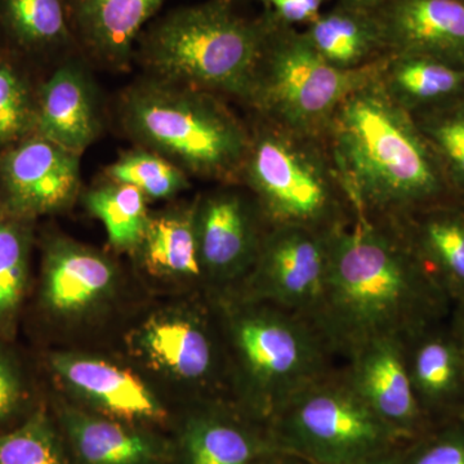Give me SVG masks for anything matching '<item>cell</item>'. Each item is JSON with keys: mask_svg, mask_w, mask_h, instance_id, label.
Here are the masks:
<instances>
[{"mask_svg": "<svg viewBox=\"0 0 464 464\" xmlns=\"http://www.w3.org/2000/svg\"><path fill=\"white\" fill-rule=\"evenodd\" d=\"M457 420H460V423H462V424H463V426H464V406H463L462 411H460L459 415H458Z\"/></svg>", "mask_w": 464, "mask_h": 464, "instance_id": "ab89813d", "label": "cell"}, {"mask_svg": "<svg viewBox=\"0 0 464 464\" xmlns=\"http://www.w3.org/2000/svg\"><path fill=\"white\" fill-rule=\"evenodd\" d=\"M265 17L267 34L246 105L256 116L285 130L325 139L342 103L378 78L390 54L362 69H335L297 27Z\"/></svg>", "mask_w": 464, "mask_h": 464, "instance_id": "52a82bcc", "label": "cell"}, {"mask_svg": "<svg viewBox=\"0 0 464 464\" xmlns=\"http://www.w3.org/2000/svg\"><path fill=\"white\" fill-rule=\"evenodd\" d=\"M395 0H338L342 5L366 12V14H378L382 9L386 8Z\"/></svg>", "mask_w": 464, "mask_h": 464, "instance_id": "d590c367", "label": "cell"}, {"mask_svg": "<svg viewBox=\"0 0 464 464\" xmlns=\"http://www.w3.org/2000/svg\"><path fill=\"white\" fill-rule=\"evenodd\" d=\"M325 141L360 215L402 219L435 206L448 188L413 116L390 99L378 78L342 103Z\"/></svg>", "mask_w": 464, "mask_h": 464, "instance_id": "7a4b0ae2", "label": "cell"}, {"mask_svg": "<svg viewBox=\"0 0 464 464\" xmlns=\"http://www.w3.org/2000/svg\"><path fill=\"white\" fill-rule=\"evenodd\" d=\"M76 63L61 66L43 87L35 115L39 136L81 155L100 133L97 101Z\"/></svg>", "mask_w": 464, "mask_h": 464, "instance_id": "d6986e66", "label": "cell"}, {"mask_svg": "<svg viewBox=\"0 0 464 464\" xmlns=\"http://www.w3.org/2000/svg\"><path fill=\"white\" fill-rule=\"evenodd\" d=\"M240 185L270 226L329 232L350 224L353 204L323 137L293 132L255 115Z\"/></svg>", "mask_w": 464, "mask_h": 464, "instance_id": "8992f818", "label": "cell"}, {"mask_svg": "<svg viewBox=\"0 0 464 464\" xmlns=\"http://www.w3.org/2000/svg\"><path fill=\"white\" fill-rule=\"evenodd\" d=\"M253 464H311L307 460L302 459L301 457L295 454L279 451V453L270 454V456L261 458L257 462Z\"/></svg>", "mask_w": 464, "mask_h": 464, "instance_id": "8d00e7d4", "label": "cell"}, {"mask_svg": "<svg viewBox=\"0 0 464 464\" xmlns=\"http://www.w3.org/2000/svg\"><path fill=\"white\" fill-rule=\"evenodd\" d=\"M453 328L454 331H456L458 337L460 338V341H462V343L464 344V304H460Z\"/></svg>", "mask_w": 464, "mask_h": 464, "instance_id": "f35d334b", "label": "cell"}, {"mask_svg": "<svg viewBox=\"0 0 464 464\" xmlns=\"http://www.w3.org/2000/svg\"><path fill=\"white\" fill-rule=\"evenodd\" d=\"M411 116L435 152L445 179L464 191V101Z\"/></svg>", "mask_w": 464, "mask_h": 464, "instance_id": "83f0119b", "label": "cell"}, {"mask_svg": "<svg viewBox=\"0 0 464 464\" xmlns=\"http://www.w3.org/2000/svg\"><path fill=\"white\" fill-rule=\"evenodd\" d=\"M344 375L382 420L411 441L430 429L406 368L401 338H378L344 360Z\"/></svg>", "mask_w": 464, "mask_h": 464, "instance_id": "8fae6325", "label": "cell"}, {"mask_svg": "<svg viewBox=\"0 0 464 464\" xmlns=\"http://www.w3.org/2000/svg\"><path fill=\"white\" fill-rule=\"evenodd\" d=\"M17 218L0 209V325L12 322L25 290L26 237Z\"/></svg>", "mask_w": 464, "mask_h": 464, "instance_id": "f546056e", "label": "cell"}, {"mask_svg": "<svg viewBox=\"0 0 464 464\" xmlns=\"http://www.w3.org/2000/svg\"><path fill=\"white\" fill-rule=\"evenodd\" d=\"M447 292L398 219L355 213L329 232L325 293L313 320L338 360L378 338H404L435 322Z\"/></svg>", "mask_w": 464, "mask_h": 464, "instance_id": "6da1fadb", "label": "cell"}, {"mask_svg": "<svg viewBox=\"0 0 464 464\" xmlns=\"http://www.w3.org/2000/svg\"><path fill=\"white\" fill-rule=\"evenodd\" d=\"M85 206L105 226L115 248H139L150 219L146 195L141 190L112 182L88 192Z\"/></svg>", "mask_w": 464, "mask_h": 464, "instance_id": "4316f807", "label": "cell"}, {"mask_svg": "<svg viewBox=\"0 0 464 464\" xmlns=\"http://www.w3.org/2000/svg\"><path fill=\"white\" fill-rule=\"evenodd\" d=\"M195 221L207 283L216 298L230 295L255 266L270 225L253 195L234 188L200 198Z\"/></svg>", "mask_w": 464, "mask_h": 464, "instance_id": "30bf717a", "label": "cell"}, {"mask_svg": "<svg viewBox=\"0 0 464 464\" xmlns=\"http://www.w3.org/2000/svg\"><path fill=\"white\" fill-rule=\"evenodd\" d=\"M0 464H70L50 418L36 411L23 426L0 435Z\"/></svg>", "mask_w": 464, "mask_h": 464, "instance_id": "4dcf8cb0", "label": "cell"}, {"mask_svg": "<svg viewBox=\"0 0 464 464\" xmlns=\"http://www.w3.org/2000/svg\"><path fill=\"white\" fill-rule=\"evenodd\" d=\"M398 222L447 295L464 304V213L433 206Z\"/></svg>", "mask_w": 464, "mask_h": 464, "instance_id": "603a6c76", "label": "cell"}, {"mask_svg": "<svg viewBox=\"0 0 464 464\" xmlns=\"http://www.w3.org/2000/svg\"><path fill=\"white\" fill-rule=\"evenodd\" d=\"M164 0H66L76 44L91 56L123 66Z\"/></svg>", "mask_w": 464, "mask_h": 464, "instance_id": "e0dca14e", "label": "cell"}, {"mask_svg": "<svg viewBox=\"0 0 464 464\" xmlns=\"http://www.w3.org/2000/svg\"><path fill=\"white\" fill-rule=\"evenodd\" d=\"M23 390L12 366L0 356V420L9 417L20 405Z\"/></svg>", "mask_w": 464, "mask_h": 464, "instance_id": "e575fe53", "label": "cell"}, {"mask_svg": "<svg viewBox=\"0 0 464 464\" xmlns=\"http://www.w3.org/2000/svg\"><path fill=\"white\" fill-rule=\"evenodd\" d=\"M58 377L101 411L125 420L146 422L164 418L163 406L137 375L102 359L76 355L52 357Z\"/></svg>", "mask_w": 464, "mask_h": 464, "instance_id": "ac0fdd59", "label": "cell"}, {"mask_svg": "<svg viewBox=\"0 0 464 464\" xmlns=\"http://www.w3.org/2000/svg\"><path fill=\"white\" fill-rule=\"evenodd\" d=\"M378 81L393 102L414 115L459 99L464 69L438 58L393 53L384 61Z\"/></svg>", "mask_w": 464, "mask_h": 464, "instance_id": "cb8c5ba5", "label": "cell"}, {"mask_svg": "<svg viewBox=\"0 0 464 464\" xmlns=\"http://www.w3.org/2000/svg\"><path fill=\"white\" fill-rule=\"evenodd\" d=\"M399 464H464V426L450 420L406 442Z\"/></svg>", "mask_w": 464, "mask_h": 464, "instance_id": "1f68e13d", "label": "cell"}, {"mask_svg": "<svg viewBox=\"0 0 464 464\" xmlns=\"http://www.w3.org/2000/svg\"><path fill=\"white\" fill-rule=\"evenodd\" d=\"M114 282V266L94 250L70 241H57L48 250L44 298L57 313L84 310L103 297Z\"/></svg>", "mask_w": 464, "mask_h": 464, "instance_id": "44dd1931", "label": "cell"}, {"mask_svg": "<svg viewBox=\"0 0 464 464\" xmlns=\"http://www.w3.org/2000/svg\"><path fill=\"white\" fill-rule=\"evenodd\" d=\"M195 209L197 204L190 209L150 217L139 248L152 274L207 282L198 243Z\"/></svg>", "mask_w": 464, "mask_h": 464, "instance_id": "d4e9b609", "label": "cell"}, {"mask_svg": "<svg viewBox=\"0 0 464 464\" xmlns=\"http://www.w3.org/2000/svg\"><path fill=\"white\" fill-rule=\"evenodd\" d=\"M279 451L268 424L219 401L192 414L179 441V464H253Z\"/></svg>", "mask_w": 464, "mask_h": 464, "instance_id": "5bb4252c", "label": "cell"}, {"mask_svg": "<svg viewBox=\"0 0 464 464\" xmlns=\"http://www.w3.org/2000/svg\"><path fill=\"white\" fill-rule=\"evenodd\" d=\"M404 445L393 449V450L389 451V453L382 454L380 457L372 458V459L365 460V462L356 464H399Z\"/></svg>", "mask_w": 464, "mask_h": 464, "instance_id": "74e56055", "label": "cell"}, {"mask_svg": "<svg viewBox=\"0 0 464 464\" xmlns=\"http://www.w3.org/2000/svg\"><path fill=\"white\" fill-rule=\"evenodd\" d=\"M209 317H155L142 326L139 346L152 365L200 389H218L228 380L224 335Z\"/></svg>", "mask_w": 464, "mask_h": 464, "instance_id": "4fadbf2b", "label": "cell"}, {"mask_svg": "<svg viewBox=\"0 0 464 464\" xmlns=\"http://www.w3.org/2000/svg\"><path fill=\"white\" fill-rule=\"evenodd\" d=\"M406 368L424 417L454 414L464 406V344L450 332L426 324L402 338Z\"/></svg>", "mask_w": 464, "mask_h": 464, "instance_id": "9a60e30c", "label": "cell"}, {"mask_svg": "<svg viewBox=\"0 0 464 464\" xmlns=\"http://www.w3.org/2000/svg\"><path fill=\"white\" fill-rule=\"evenodd\" d=\"M79 157L42 136L12 149L0 163L9 212L33 217L70 206L81 186Z\"/></svg>", "mask_w": 464, "mask_h": 464, "instance_id": "7c38bea8", "label": "cell"}, {"mask_svg": "<svg viewBox=\"0 0 464 464\" xmlns=\"http://www.w3.org/2000/svg\"><path fill=\"white\" fill-rule=\"evenodd\" d=\"M262 14L280 25L307 26L322 14L324 0H256Z\"/></svg>", "mask_w": 464, "mask_h": 464, "instance_id": "836d02e7", "label": "cell"}, {"mask_svg": "<svg viewBox=\"0 0 464 464\" xmlns=\"http://www.w3.org/2000/svg\"><path fill=\"white\" fill-rule=\"evenodd\" d=\"M0 27L11 41L32 50L76 44L66 0H0Z\"/></svg>", "mask_w": 464, "mask_h": 464, "instance_id": "484cf974", "label": "cell"}, {"mask_svg": "<svg viewBox=\"0 0 464 464\" xmlns=\"http://www.w3.org/2000/svg\"><path fill=\"white\" fill-rule=\"evenodd\" d=\"M63 429L81 464H160V440L109 418L78 411L63 413Z\"/></svg>", "mask_w": 464, "mask_h": 464, "instance_id": "7402d4cb", "label": "cell"}, {"mask_svg": "<svg viewBox=\"0 0 464 464\" xmlns=\"http://www.w3.org/2000/svg\"><path fill=\"white\" fill-rule=\"evenodd\" d=\"M329 232L270 226L248 276L225 297L264 302L313 323L325 293Z\"/></svg>", "mask_w": 464, "mask_h": 464, "instance_id": "9c48e42d", "label": "cell"}, {"mask_svg": "<svg viewBox=\"0 0 464 464\" xmlns=\"http://www.w3.org/2000/svg\"><path fill=\"white\" fill-rule=\"evenodd\" d=\"M324 61L335 69L359 70L390 54L377 14L340 3L302 30Z\"/></svg>", "mask_w": 464, "mask_h": 464, "instance_id": "ffe728a7", "label": "cell"}, {"mask_svg": "<svg viewBox=\"0 0 464 464\" xmlns=\"http://www.w3.org/2000/svg\"><path fill=\"white\" fill-rule=\"evenodd\" d=\"M25 88L12 67L0 65V143L17 139L29 124Z\"/></svg>", "mask_w": 464, "mask_h": 464, "instance_id": "d6a6232c", "label": "cell"}, {"mask_svg": "<svg viewBox=\"0 0 464 464\" xmlns=\"http://www.w3.org/2000/svg\"><path fill=\"white\" fill-rule=\"evenodd\" d=\"M216 301L235 404L250 417L270 424L297 393L338 368L310 320L264 302Z\"/></svg>", "mask_w": 464, "mask_h": 464, "instance_id": "3957f363", "label": "cell"}, {"mask_svg": "<svg viewBox=\"0 0 464 464\" xmlns=\"http://www.w3.org/2000/svg\"><path fill=\"white\" fill-rule=\"evenodd\" d=\"M112 182L134 186L146 198L167 199L188 188V173L151 150H134L109 167Z\"/></svg>", "mask_w": 464, "mask_h": 464, "instance_id": "f1b7e54d", "label": "cell"}, {"mask_svg": "<svg viewBox=\"0 0 464 464\" xmlns=\"http://www.w3.org/2000/svg\"><path fill=\"white\" fill-rule=\"evenodd\" d=\"M267 27L264 14H241L237 0H207L149 24L137 45L158 79L246 103Z\"/></svg>", "mask_w": 464, "mask_h": 464, "instance_id": "277c9868", "label": "cell"}, {"mask_svg": "<svg viewBox=\"0 0 464 464\" xmlns=\"http://www.w3.org/2000/svg\"><path fill=\"white\" fill-rule=\"evenodd\" d=\"M121 112L137 141L186 173L240 185L249 125L216 93L157 79L128 92Z\"/></svg>", "mask_w": 464, "mask_h": 464, "instance_id": "5b68a950", "label": "cell"}, {"mask_svg": "<svg viewBox=\"0 0 464 464\" xmlns=\"http://www.w3.org/2000/svg\"><path fill=\"white\" fill-rule=\"evenodd\" d=\"M277 445L311 464H356L406 444L372 411L342 366L297 393L270 424Z\"/></svg>", "mask_w": 464, "mask_h": 464, "instance_id": "ba28073f", "label": "cell"}, {"mask_svg": "<svg viewBox=\"0 0 464 464\" xmlns=\"http://www.w3.org/2000/svg\"><path fill=\"white\" fill-rule=\"evenodd\" d=\"M377 16L390 54H420L464 69V0H395Z\"/></svg>", "mask_w": 464, "mask_h": 464, "instance_id": "2e32d148", "label": "cell"}]
</instances>
